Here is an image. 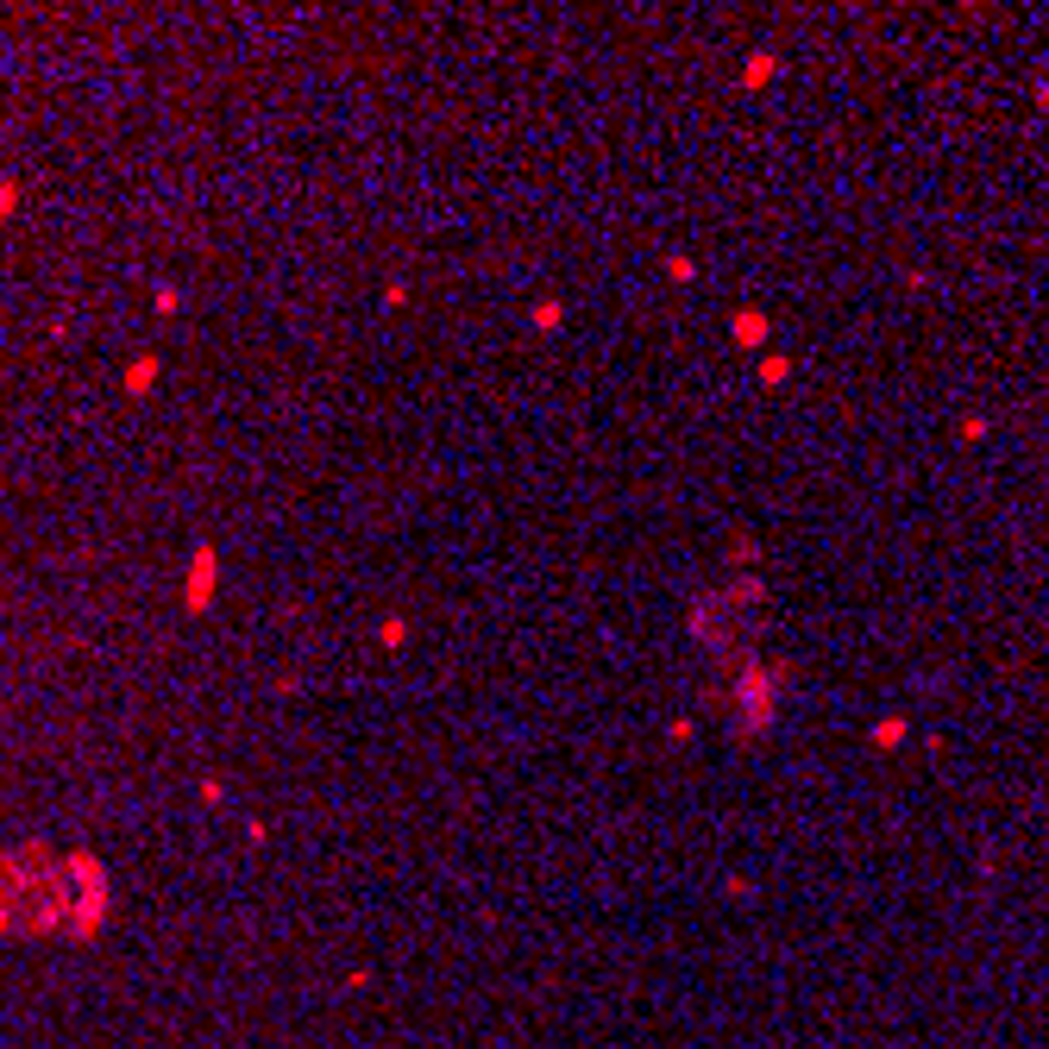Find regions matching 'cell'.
<instances>
[{"instance_id":"obj_2","label":"cell","mask_w":1049,"mask_h":1049,"mask_svg":"<svg viewBox=\"0 0 1049 1049\" xmlns=\"http://www.w3.org/2000/svg\"><path fill=\"white\" fill-rule=\"evenodd\" d=\"M152 378H157V365H152V359H139V365H132V378H127V390L139 396V390L152 384Z\"/></svg>"},{"instance_id":"obj_1","label":"cell","mask_w":1049,"mask_h":1049,"mask_svg":"<svg viewBox=\"0 0 1049 1049\" xmlns=\"http://www.w3.org/2000/svg\"><path fill=\"white\" fill-rule=\"evenodd\" d=\"M207 597H214V553H195V565H189V610H202Z\"/></svg>"},{"instance_id":"obj_3","label":"cell","mask_w":1049,"mask_h":1049,"mask_svg":"<svg viewBox=\"0 0 1049 1049\" xmlns=\"http://www.w3.org/2000/svg\"><path fill=\"white\" fill-rule=\"evenodd\" d=\"M20 207V182H0V214H13Z\"/></svg>"}]
</instances>
